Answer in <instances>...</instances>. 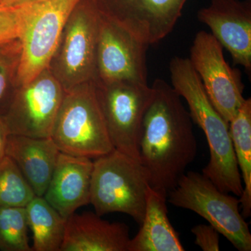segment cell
<instances>
[{
  "label": "cell",
  "mask_w": 251,
  "mask_h": 251,
  "mask_svg": "<svg viewBox=\"0 0 251 251\" xmlns=\"http://www.w3.org/2000/svg\"><path fill=\"white\" fill-rule=\"evenodd\" d=\"M10 135L4 113L0 112V161L6 156V147L8 137Z\"/></svg>",
  "instance_id": "cell-25"
},
{
  "label": "cell",
  "mask_w": 251,
  "mask_h": 251,
  "mask_svg": "<svg viewBox=\"0 0 251 251\" xmlns=\"http://www.w3.org/2000/svg\"><path fill=\"white\" fill-rule=\"evenodd\" d=\"M172 87L186 100L191 119L202 130L209 160L202 170L220 191L240 197L243 182L234 154L229 123L212 105L189 59L175 57L170 62Z\"/></svg>",
  "instance_id": "cell-2"
},
{
  "label": "cell",
  "mask_w": 251,
  "mask_h": 251,
  "mask_svg": "<svg viewBox=\"0 0 251 251\" xmlns=\"http://www.w3.org/2000/svg\"><path fill=\"white\" fill-rule=\"evenodd\" d=\"M191 232L196 237L195 244L203 251L220 250V234L211 225H198Z\"/></svg>",
  "instance_id": "cell-24"
},
{
  "label": "cell",
  "mask_w": 251,
  "mask_h": 251,
  "mask_svg": "<svg viewBox=\"0 0 251 251\" xmlns=\"http://www.w3.org/2000/svg\"><path fill=\"white\" fill-rule=\"evenodd\" d=\"M34 0H0V4L8 6H17L27 4Z\"/></svg>",
  "instance_id": "cell-26"
},
{
  "label": "cell",
  "mask_w": 251,
  "mask_h": 251,
  "mask_svg": "<svg viewBox=\"0 0 251 251\" xmlns=\"http://www.w3.org/2000/svg\"><path fill=\"white\" fill-rule=\"evenodd\" d=\"M149 46L100 14L94 82L110 84L130 81L148 83L146 52Z\"/></svg>",
  "instance_id": "cell-11"
},
{
  "label": "cell",
  "mask_w": 251,
  "mask_h": 251,
  "mask_svg": "<svg viewBox=\"0 0 251 251\" xmlns=\"http://www.w3.org/2000/svg\"><path fill=\"white\" fill-rule=\"evenodd\" d=\"M93 161L90 204L96 214L123 213L141 224L150 185L140 161L115 149Z\"/></svg>",
  "instance_id": "cell-4"
},
{
  "label": "cell",
  "mask_w": 251,
  "mask_h": 251,
  "mask_svg": "<svg viewBox=\"0 0 251 251\" xmlns=\"http://www.w3.org/2000/svg\"><path fill=\"white\" fill-rule=\"evenodd\" d=\"M25 19V6L0 4V46L19 39Z\"/></svg>",
  "instance_id": "cell-23"
},
{
  "label": "cell",
  "mask_w": 251,
  "mask_h": 251,
  "mask_svg": "<svg viewBox=\"0 0 251 251\" xmlns=\"http://www.w3.org/2000/svg\"><path fill=\"white\" fill-rule=\"evenodd\" d=\"M93 166L90 158L59 153L43 197L65 219L90 204Z\"/></svg>",
  "instance_id": "cell-14"
},
{
  "label": "cell",
  "mask_w": 251,
  "mask_h": 251,
  "mask_svg": "<svg viewBox=\"0 0 251 251\" xmlns=\"http://www.w3.org/2000/svg\"><path fill=\"white\" fill-rule=\"evenodd\" d=\"M96 213H74L67 219L60 251H128V227Z\"/></svg>",
  "instance_id": "cell-15"
},
{
  "label": "cell",
  "mask_w": 251,
  "mask_h": 251,
  "mask_svg": "<svg viewBox=\"0 0 251 251\" xmlns=\"http://www.w3.org/2000/svg\"><path fill=\"white\" fill-rule=\"evenodd\" d=\"M59 153L51 138L13 134L8 137L6 156L16 163L36 196H44Z\"/></svg>",
  "instance_id": "cell-16"
},
{
  "label": "cell",
  "mask_w": 251,
  "mask_h": 251,
  "mask_svg": "<svg viewBox=\"0 0 251 251\" xmlns=\"http://www.w3.org/2000/svg\"><path fill=\"white\" fill-rule=\"evenodd\" d=\"M64 94L49 69L16 87L4 113L10 134L50 138Z\"/></svg>",
  "instance_id": "cell-9"
},
{
  "label": "cell",
  "mask_w": 251,
  "mask_h": 251,
  "mask_svg": "<svg viewBox=\"0 0 251 251\" xmlns=\"http://www.w3.org/2000/svg\"><path fill=\"white\" fill-rule=\"evenodd\" d=\"M21 52L19 39L0 46V112L3 113L16 89Z\"/></svg>",
  "instance_id": "cell-22"
},
{
  "label": "cell",
  "mask_w": 251,
  "mask_h": 251,
  "mask_svg": "<svg viewBox=\"0 0 251 251\" xmlns=\"http://www.w3.org/2000/svg\"><path fill=\"white\" fill-rule=\"evenodd\" d=\"M95 86L114 148L140 161V135L144 117L153 99V87L130 81L95 82Z\"/></svg>",
  "instance_id": "cell-8"
},
{
  "label": "cell",
  "mask_w": 251,
  "mask_h": 251,
  "mask_svg": "<svg viewBox=\"0 0 251 251\" xmlns=\"http://www.w3.org/2000/svg\"><path fill=\"white\" fill-rule=\"evenodd\" d=\"M151 87L153 97L140 135V161L150 186L168 195L196 158L198 144L192 119L177 92L162 79Z\"/></svg>",
  "instance_id": "cell-1"
},
{
  "label": "cell",
  "mask_w": 251,
  "mask_h": 251,
  "mask_svg": "<svg viewBox=\"0 0 251 251\" xmlns=\"http://www.w3.org/2000/svg\"><path fill=\"white\" fill-rule=\"evenodd\" d=\"M188 0H97L99 13L148 45L173 30Z\"/></svg>",
  "instance_id": "cell-12"
},
{
  "label": "cell",
  "mask_w": 251,
  "mask_h": 251,
  "mask_svg": "<svg viewBox=\"0 0 251 251\" xmlns=\"http://www.w3.org/2000/svg\"><path fill=\"white\" fill-rule=\"evenodd\" d=\"M25 207L0 206V250L31 251Z\"/></svg>",
  "instance_id": "cell-21"
},
{
  "label": "cell",
  "mask_w": 251,
  "mask_h": 251,
  "mask_svg": "<svg viewBox=\"0 0 251 251\" xmlns=\"http://www.w3.org/2000/svg\"><path fill=\"white\" fill-rule=\"evenodd\" d=\"M50 138L60 152L95 159L114 150L95 82L65 91Z\"/></svg>",
  "instance_id": "cell-3"
},
{
  "label": "cell",
  "mask_w": 251,
  "mask_h": 251,
  "mask_svg": "<svg viewBox=\"0 0 251 251\" xmlns=\"http://www.w3.org/2000/svg\"><path fill=\"white\" fill-rule=\"evenodd\" d=\"M198 18L227 49L235 64L251 69V0H211L198 12Z\"/></svg>",
  "instance_id": "cell-13"
},
{
  "label": "cell",
  "mask_w": 251,
  "mask_h": 251,
  "mask_svg": "<svg viewBox=\"0 0 251 251\" xmlns=\"http://www.w3.org/2000/svg\"><path fill=\"white\" fill-rule=\"evenodd\" d=\"M166 193L148 188L145 216L139 232L130 239L128 251H184L168 219Z\"/></svg>",
  "instance_id": "cell-17"
},
{
  "label": "cell",
  "mask_w": 251,
  "mask_h": 251,
  "mask_svg": "<svg viewBox=\"0 0 251 251\" xmlns=\"http://www.w3.org/2000/svg\"><path fill=\"white\" fill-rule=\"evenodd\" d=\"M188 59L211 103L229 123L246 99L239 74L226 62L222 46L212 34L199 31L193 41Z\"/></svg>",
  "instance_id": "cell-10"
},
{
  "label": "cell",
  "mask_w": 251,
  "mask_h": 251,
  "mask_svg": "<svg viewBox=\"0 0 251 251\" xmlns=\"http://www.w3.org/2000/svg\"><path fill=\"white\" fill-rule=\"evenodd\" d=\"M82 0H34L25 4V19L19 40L22 46L16 87L49 69L74 10Z\"/></svg>",
  "instance_id": "cell-6"
},
{
  "label": "cell",
  "mask_w": 251,
  "mask_h": 251,
  "mask_svg": "<svg viewBox=\"0 0 251 251\" xmlns=\"http://www.w3.org/2000/svg\"><path fill=\"white\" fill-rule=\"evenodd\" d=\"M79 4L64 26L49 67L65 91L95 81L97 75L100 14L95 5Z\"/></svg>",
  "instance_id": "cell-7"
},
{
  "label": "cell",
  "mask_w": 251,
  "mask_h": 251,
  "mask_svg": "<svg viewBox=\"0 0 251 251\" xmlns=\"http://www.w3.org/2000/svg\"><path fill=\"white\" fill-rule=\"evenodd\" d=\"M36 195L10 157L0 161V206L25 207Z\"/></svg>",
  "instance_id": "cell-20"
},
{
  "label": "cell",
  "mask_w": 251,
  "mask_h": 251,
  "mask_svg": "<svg viewBox=\"0 0 251 251\" xmlns=\"http://www.w3.org/2000/svg\"><path fill=\"white\" fill-rule=\"evenodd\" d=\"M234 154L242 177L243 192L239 197L242 214L251 215V99H246L229 123Z\"/></svg>",
  "instance_id": "cell-19"
},
{
  "label": "cell",
  "mask_w": 251,
  "mask_h": 251,
  "mask_svg": "<svg viewBox=\"0 0 251 251\" xmlns=\"http://www.w3.org/2000/svg\"><path fill=\"white\" fill-rule=\"evenodd\" d=\"M25 207L33 236L32 251H60L67 219L40 196H36Z\"/></svg>",
  "instance_id": "cell-18"
},
{
  "label": "cell",
  "mask_w": 251,
  "mask_h": 251,
  "mask_svg": "<svg viewBox=\"0 0 251 251\" xmlns=\"http://www.w3.org/2000/svg\"><path fill=\"white\" fill-rule=\"evenodd\" d=\"M167 201L205 219L239 251H251L249 224L239 211V198L220 191L202 173H185Z\"/></svg>",
  "instance_id": "cell-5"
}]
</instances>
